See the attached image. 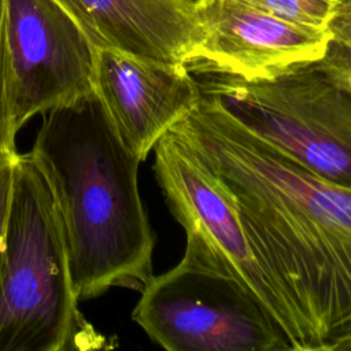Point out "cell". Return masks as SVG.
I'll use <instances>...</instances> for the list:
<instances>
[{
  "instance_id": "1",
  "label": "cell",
  "mask_w": 351,
  "mask_h": 351,
  "mask_svg": "<svg viewBox=\"0 0 351 351\" xmlns=\"http://www.w3.org/2000/svg\"><path fill=\"white\" fill-rule=\"evenodd\" d=\"M170 132L229 193L310 351H333L351 335V189L273 148L204 92Z\"/></svg>"
},
{
  "instance_id": "2",
  "label": "cell",
  "mask_w": 351,
  "mask_h": 351,
  "mask_svg": "<svg viewBox=\"0 0 351 351\" xmlns=\"http://www.w3.org/2000/svg\"><path fill=\"white\" fill-rule=\"evenodd\" d=\"M59 215L78 300L114 287L141 291L154 276L155 236L138 192V165L95 89L45 112L29 152Z\"/></svg>"
},
{
  "instance_id": "3",
  "label": "cell",
  "mask_w": 351,
  "mask_h": 351,
  "mask_svg": "<svg viewBox=\"0 0 351 351\" xmlns=\"http://www.w3.org/2000/svg\"><path fill=\"white\" fill-rule=\"evenodd\" d=\"M78 302L55 202L30 155L19 154L0 248V351L101 347Z\"/></svg>"
},
{
  "instance_id": "4",
  "label": "cell",
  "mask_w": 351,
  "mask_h": 351,
  "mask_svg": "<svg viewBox=\"0 0 351 351\" xmlns=\"http://www.w3.org/2000/svg\"><path fill=\"white\" fill-rule=\"evenodd\" d=\"M202 92L243 128L317 176L351 189V93L318 60L271 78L203 73Z\"/></svg>"
},
{
  "instance_id": "5",
  "label": "cell",
  "mask_w": 351,
  "mask_h": 351,
  "mask_svg": "<svg viewBox=\"0 0 351 351\" xmlns=\"http://www.w3.org/2000/svg\"><path fill=\"white\" fill-rule=\"evenodd\" d=\"M154 151L156 180L186 234L182 259L236 281L273 318L292 351H310L298 313L258 255L218 178L171 132Z\"/></svg>"
},
{
  "instance_id": "6",
  "label": "cell",
  "mask_w": 351,
  "mask_h": 351,
  "mask_svg": "<svg viewBox=\"0 0 351 351\" xmlns=\"http://www.w3.org/2000/svg\"><path fill=\"white\" fill-rule=\"evenodd\" d=\"M133 321L169 351H289L266 310L236 281L181 259L140 291Z\"/></svg>"
},
{
  "instance_id": "7",
  "label": "cell",
  "mask_w": 351,
  "mask_h": 351,
  "mask_svg": "<svg viewBox=\"0 0 351 351\" xmlns=\"http://www.w3.org/2000/svg\"><path fill=\"white\" fill-rule=\"evenodd\" d=\"M11 117H32L93 90L96 48L58 0H4Z\"/></svg>"
},
{
  "instance_id": "8",
  "label": "cell",
  "mask_w": 351,
  "mask_h": 351,
  "mask_svg": "<svg viewBox=\"0 0 351 351\" xmlns=\"http://www.w3.org/2000/svg\"><path fill=\"white\" fill-rule=\"evenodd\" d=\"M203 40L191 71L218 73L245 81L267 80L322 58L328 29L293 25L243 0H199L193 5Z\"/></svg>"
},
{
  "instance_id": "9",
  "label": "cell",
  "mask_w": 351,
  "mask_h": 351,
  "mask_svg": "<svg viewBox=\"0 0 351 351\" xmlns=\"http://www.w3.org/2000/svg\"><path fill=\"white\" fill-rule=\"evenodd\" d=\"M93 89L119 140L140 162L202 96L200 82L186 64L114 48H96Z\"/></svg>"
},
{
  "instance_id": "10",
  "label": "cell",
  "mask_w": 351,
  "mask_h": 351,
  "mask_svg": "<svg viewBox=\"0 0 351 351\" xmlns=\"http://www.w3.org/2000/svg\"><path fill=\"white\" fill-rule=\"evenodd\" d=\"M95 48L189 64L203 40L191 0H58Z\"/></svg>"
},
{
  "instance_id": "11",
  "label": "cell",
  "mask_w": 351,
  "mask_h": 351,
  "mask_svg": "<svg viewBox=\"0 0 351 351\" xmlns=\"http://www.w3.org/2000/svg\"><path fill=\"white\" fill-rule=\"evenodd\" d=\"M326 29L329 38L318 62L340 88L351 93V3L339 4Z\"/></svg>"
},
{
  "instance_id": "12",
  "label": "cell",
  "mask_w": 351,
  "mask_h": 351,
  "mask_svg": "<svg viewBox=\"0 0 351 351\" xmlns=\"http://www.w3.org/2000/svg\"><path fill=\"white\" fill-rule=\"evenodd\" d=\"M255 8L281 21L313 27L326 29L335 15L337 0H243Z\"/></svg>"
},
{
  "instance_id": "13",
  "label": "cell",
  "mask_w": 351,
  "mask_h": 351,
  "mask_svg": "<svg viewBox=\"0 0 351 351\" xmlns=\"http://www.w3.org/2000/svg\"><path fill=\"white\" fill-rule=\"evenodd\" d=\"M16 130L12 123L10 95H8V75H7V56L4 38V0H0V154L15 151Z\"/></svg>"
},
{
  "instance_id": "14",
  "label": "cell",
  "mask_w": 351,
  "mask_h": 351,
  "mask_svg": "<svg viewBox=\"0 0 351 351\" xmlns=\"http://www.w3.org/2000/svg\"><path fill=\"white\" fill-rule=\"evenodd\" d=\"M18 155L19 154H16V151L0 154V248L8 219L14 185V171Z\"/></svg>"
},
{
  "instance_id": "15",
  "label": "cell",
  "mask_w": 351,
  "mask_h": 351,
  "mask_svg": "<svg viewBox=\"0 0 351 351\" xmlns=\"http://www.w3.org/2000/svg\"><path fill=\"white\" fill-rule=\"evenodd\" d=\"M348 350L351 351V335L343 339L341 341H339L333 351H348Z\"/></svg>"
},
{
  "instance_id": "16",
  "label": "cell",
  "mask_w": 351,
  "mask_h": 351,
  "mask_svg": "<svg viewBox=\"0 0 351 351\" xmlns=\"http://www.w3.org/2000/svg\"><path fill=\"white\" fill-rule=\"evenodd\" d=\"M340 4H347V3H351V0H337Z\"/></svg>"
},
{
  "instance_id": "17",
  "label": "cell",
  "mask_w": 351,
  "mask_h": 351,
  "mask_svg": "<svg viewBox=\"0 0 351 351\" xmlns=\"http://www.w3.org/2000/svg\"><path fill=\"white\" fill-rule=\"evenodd\" d=\"M191 1H192V3H196V1H199V0H191Z\"/></svg>"
}]
</instances>
